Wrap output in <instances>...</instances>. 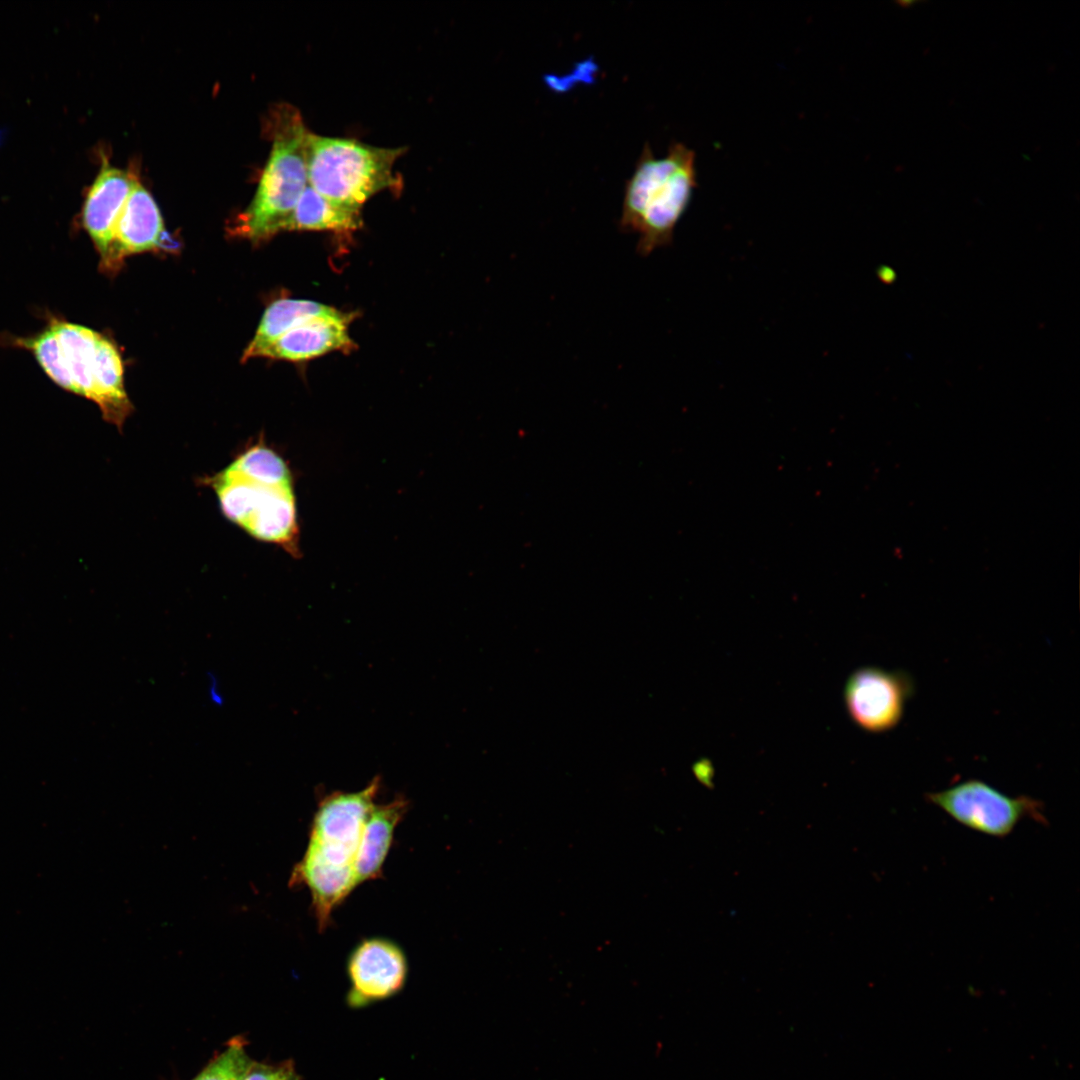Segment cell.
<instances>
[{
    "mask_svg": "<svg viewBox=\"0 0 1080 1080\" xmlns=\"http://www.w3.org/2000/svg\"><path fill=\"white\" fill-rule=\"evenodd\" d=\"M201 480L215 492L229 521L255 539L301 557L294 474L287 460L263 439Z\"/></svg>",
    "mask_w": 1080,
    "mask_h": 1080,
    "instance_id": "6da1fadb",
    "label": "cell"
},
{
    "mask_svg": "<svg viewBox=\"0 0 1080 1080\" xmlns=\"http://www.w3.org/2000/svg\"><path fill=\"white\" fill-rule=\"evenodd\" d=\"M0 339L31 352L54 383L97 404L103 418L122 430L133 406L124 389L119 351L105 335L52 317L36 334Z\"/></svg>",
    "mask_w": 1080,
    "mask_h": 1080,
    "instance_id": "7a4b0ae2",
    "label": "cell"
},
{
    "mask_svg": "<svg viewBox=\"0 0 1080 1080\" xmlns=\"http://www.w3.org/2000/svg\"><path fill=\"white\" fill-rule=\"evenodd\" d=\"M379 778L356 792H332L322 798L314 814L309 841L294 866L289 885L310 891L320 931L334 909L355 886L354 867L365 822L375 805Z\"/></svg>",
    "mask_w": 1080,
    "mask_h": 1080,
    "instance_id": "3957f363",
    "label": "cell"
},
{
    "mask_svg": "<svg viewBox=\"0 0 1080 1080\" xmlns=\"http://www.w3.org/2000/svg\"><path fill=\"white\" fill-rule=\"evenodd\" d=\"M697 187L695 151L673 142L664 157L645 144L626 181L619 228L638 236L636 251L649 256L669 246Z\"/></svg>",
    "mask_w": 1080,
    "mask_h": 1080,
    "instance_id": "277c9868",
    "label": "cell"
},
{
    "mask_svg": "<svg viewBox=\"0 0 1080 1080\" xmlns=\"http://www.w3.org/2000/svg\"><path fill=\"white\" fill-rule=\"evenodd\" d=\"M272 149L255 196L238 216L233 232L258 243L285 231L308 185L307 139L310 130L300 112L280 104L270 116Z\"/></svg>",
    "mask_w": 1080,
    "mask_h": 1080,
    "instance_id": "5b68a950",
    "label": "cell"
},
{
    "mask_svg": "<svg viewBox=\"0 0 1080 1080\" xmlns=\"http://www.w3.org/2000/svg\"><path fill=\"white\" fill-rule=\"evenodd\" d=\"M406 147H380L355 138L309 132L308 185L327 200L361 210L374 195L399 191L401 177L394 165Z\"/></svg>",
    "mask_w": 1080,
    "mask_h": 1080,
    "instance_id": "8992f818",
    "label": "cell"
},
{
    "mask_svg": "<svg viewBox=\"0 0 1080 1080\" xmlns=\"http://www.w3.org/2000/svg\"><path fill=\"white\" fill-rule=\"evenodd\" d=\"M925 798L959 824L996 838L1007 837L1026 818L1047 822L1041 801L1027 795L1008 796L979 779L929 792Z\"/></svg>",
    "mask_w": 1080,
    "mask_h": 1080,
    "instance_id": "52a82bcc",
    "label": "cell"
},
{
    "mask_svg": "<svg viewBox=\"0 0 1080 1080\" xmlns=\"http://www.w3.org/2000/svg\"><path fill=\"white\" fill-rule=\"evenodd\" d=\"M910 675L875 666L855 670L844 687V701L851 720L869 733H884L902 720L913 694Z\"/></svg>",
    "mask_w": 1080,
    "mask_h": 1080,
    "instance_id": "ba28073f",
    "label": "cell"
},
{
    "mask_svg": "<svg viewBox=\"0 0 1080 1080\" xmlns=\"http://www.w3.org/2000/svg\"><path fill=\"white\" fill-rule=\"evenodd\" d=\"M350 988L346 1001L351 1008H363L389 999L404 987L408 962L394 941L371 937L359 942L347 960Z\"/></svg>",
    "mask_w": 1080,
    "mask_h": 1080,
    "instance_id": "9c48e42d",
    "label": "cell"
},
{
    "mask_svg": "<svg viewBox=\"0 0 1080 1080\" xmlns=\"http://www.w3.org/2000/svg\"><path fill=\"white\" fill-rule=\"evenodd\" d=\"M135 178L102 159L100 170L88 188L81 210V224L94 243L102 270L109 261L114 229L130 195Z\"/></svg>",
    "mask_w": 1080,
    "mask_h": 1080,
    "instance_id": "30bf717a",
    "label": "cell"
},
{
    "mask_svg": "<svg viewBox=\"0 0 1080 1080\" xmlns=\"http://www.w3.org/2000/svg\"><path fill=\"white\" fill-rule=\"evenodd\" d=\"M164 233L163 219L154 198L135 179L116 223L112 249L104 272L115 273L127 256L158 248Z\"/></svg>",
    "mask_w": 1080,
    "mask_h": 1080,
    "instance_id": "8fae6325",
    "label": "cell"
},
{
    "mask_svg": "<svg viewBox=\"0 0 1080 1080\" xmlns=\"http://www.w3.org/2000/svg\"><path fill=\"white\" fill-rule=\"evenodd\" d=\"M352 319L353 315L345 312L310 319L284 333L258 357L299 362L351 351L355 347L348 328Z\"/></svg>",
    "mask_w": 1080,
    "mask_h": 1080,
    "instance_id": "7c38bea8",
    "label": "cell"
},
{
    "mask_svg": "<svg viewBox=\"0 0 1080 1080\" xmlns=\"http://www.w3.org/2000/svg\"><path fill=\"white\" fill-rule=\"evenodd\" d=\"M408 809L402 796L374 805L365 822L354 867L355 886L382 877L383 864L391 848L394 831Z\"/></svg>",
    "mask_w": 1080,
    "mask_h": 1080,
    "instance_id": "4fadbf2b",
    "label": "cell"
},
{
    "mask_svg": "<svg viewBox=\"0 0 1080 1080\" xmlns=\"http://www.w3.org/2000/svg\"><path fill=\"white\" fill-rule=\"evenodd\" d=\"M341 312L332 306L311 300L278 299L265 310L255 336L244 351L241 360L258 357L263 349L284 333L310 319L334 316Z\"/></svg>",
    "mask_w": 1080,
    "mask_h": 1080,
    "instance_id": "5bb4252c",
    "label": "cell"
},
{
    "mask_svg": "<svg viewBox=\"0 0 1080 1080\" xmlns=\"http://www.w3.org/2000/svg\"><path fill=\"white\" fill-rule=\"evenodd\" d=\"M361 210L335 204L307 185L301 194L285 231H326L349 233L361 228Z\"/></svg>",
    "mask_w": 1080,
    "mask_h": 1080,
    "instance_id": "9a60e30c",
    "label": "cell"
},
{
    "mask_svg": "<svg viewBox=\"0 0 1080 1080\" xmlns=\"http://www.w3.org/2000/svg\"><path fill=\"white\" fill-rule=\"evenodd\" d=\"M247 1045L241 1035L231 1038L191 1080H241L253 1061Z\"/></svg>",
    "mask_w": 1080,
    "mask_h": 1080,
    "instance_id": "2e32d148",
    "label": "cell"
},
{
    "mask_svg": "<svg viewBox=\"0 0 1080 1080\" xmlns=\"http://www.w3.org/2000/svg\"><path fill=\"white\" fill-rule=\"evenodd\" d=\"M241 1080H301V1076L291 1059L278 1063L253 1060Z\"/></svg>",
    "mask_w": 1080,
    "mask_h": 1080,
    "instance_id": "e0dca14e",
    "label": "cell"
}]
</instances>
